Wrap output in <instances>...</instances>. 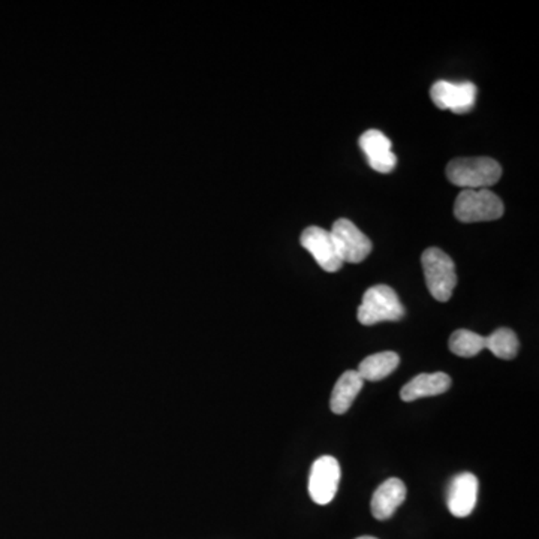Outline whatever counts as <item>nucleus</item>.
<instances>
[{
	"label": "nucleus",
	"mask_w": 539,
	"mask_h": 539,
	"mask_svg": "<svg viewBox=\"0 0 539 539\" xmlns=\"http://www.w3.org/2000/svg\"><path fill=\"white\" fill-rule=\"evenodd\" d=\"M502 177V166L492 157H459L446 165V179L463 191L488 189Z\"/></svg>",
	"instance_id": "obj_1"
},
{
	"label": "nucleus",
	"mask_w": 539,
	"mask_h": 539,
	"mask_svg": "<svg viewBox=\"0 0 539 539\" xmlns=\"http://www.w3.org/2000/svg\"><path fill=\"white\" fill-rule=\"evenodd\" d=\"M358 321L363 325L379 323H395L404 316V307L399 295L388 284H374L365 291L358 307Z\"/></svg>",
	"instance_id": "obj_2"
},
{
	"label": "nucleus",
	"mask_w": 539,
	"mask_h": 539,
	"mask_svg": "<svg viewBox=\"0 0 539 539\" xmlns=\"http://www.w3.org/2000/svg\"><path fill=\"white\" fill-rule=\"evenodd\" d=\"M421 264L432 297L437 302H448L457 284L454 261L439 247H429L423 252Z\"/></svg>",
	"instance_id": "obj_3"
},
{
	"label": "nucleus",
	"mask_w": 539,
	"mask_h": 539,
	"mask_svg": "<svg viewBox=\"0 0 539 539\" xmlns=\"http://www.w3.org/2000/svg\"><path fill=\"white\" fill-rule=\"evenodd\" d=\"M505 212L501 198L488 189L462 191L454 203V216L463 224L501 219Z\"/></svg>",
	"instance_id": "obj_4"
},
{
	"label": "nucleus",
	"mask_w": 539,
	"mask_h": 539,
	"mask_svg": "<svg viewBox=\"0 0 539 539\" xmlns=\"http://www.w3.org/2000/svg\"><path fill=\"white\" fill-rule=\"evenodd\" d=\"M430 98L439 110H450L454 115H466L475 106L476 85L471 81L451 83L439 80L432 85Z\"/></svg>",
	"instance_id": "obj_5"
},
{
	"label": "nucleus",
	"mask_w": 539,
	"mask_h": 539,
	"mask_svg": "<svg viewBox=\"0 0 539 539\" xmlns=\"http://www.w3.org/2000/svg\"><path fill=\"white\" fill-rule=\"evenodd\" d=\"M334 240L335 249L342 263H363L372 252V242L364 233H361L354 222L339 219L330 231Z\"/></svg>",
	"instance_id": "obj_6"
},
{
	"label": "nucleus",
	"mask_w": 539,
	"mask_h": 539,
	"mask_svg": "<svg viewBox=\"0 0 539 539\" xmlns=\"http://www.w3.org/2000/svg\"><path fill=\"white\" fill-rule=\"evenodd\" d=\"M340 483V464L332 455L314 460L309 476V493L318 505H327L334 499Z\"/></svg>",
	"instance_id": "obj_7"
},
{
	"label": "nucleus",
	"mask_w": 539,
	"mask_h": 539,
	"mask_svg": "<svg viewBox=\"0 0 539 539\" xmlns=\"http://www.w3.org/2000/svg\"><path fill=\"white\" fill-rule=\"evenodd\" d=\"M300 243L307 252L312 254L314 261L319 267L323 268L324 272H339L344 265L339 254H337V249H335L334 240H333L330 231L319 228V226H309L303 231Z\"/></svg>",
	"instance_id": "obj_8"
},
{
	"label": "nucleus",
	"mask_w": 539,
	"mask_h": 539,
	"mask_svg": "<svg viewBox=\"0 0 539 539\" xmlns=\"http://www.w3.org/2000/svg\"><path fill=\"white\" fill-rule=\"evenodd\" d=\"M478 499V480L474 474L463 472L454 476L448 488V510L454 517H467L475 510Z\"/></svg>",
	"instance_id": "obj_9"
},
{
	"label": "nucleus",
	"mask_w": 539,
	"mask_h": 539,
	"mask_svg": "<svg viewBox=\"0 0 539 539\" xmlns=\"http://www.w3.org/2000/svg\"><path fill=\"white\" fill-rule=\"evenodd\" d=\"M360 147L367 157L369 165L381 175L394 170L397 157L391 152L390 138L378 129H370L360 136Z\"/></svg>",
	"instance_id": "obj_10"
},
{
	"label": "nucleus",
	"mask_w": 539,
	"mask_h": 539,
	"mask_svg": "<svg viewBox=\"0 0 539 539\" xmlns=\"http://www.w3.org/2000/svg\"><path fill=\"white\" fill-rule=\"evenodd\" d=\"M406 499V485L399 478H390L374 490L372 496V514L376 520H388Z\"/></svg>",
	"instance_id": "obj_11"
},
{
	"label": "nucleus",
	"mask_w": 539,
	"mask_h": 539,
	"mask_svg": "<svg viewBox=\"0 0 539 539\" xmlns=\"http://www.w3.org/2000/svg\"><path fill=\"white\" fill-rule=\"evenodd\" d=\"M451 378L446 374H421L412 378L406 385L400 390V399L404 402H414L423 397H434L444 394L450 390Z\"/></svg>",
	"instance_id": "obj_12"
},
{
	"label": "nucleus",
	"mask_w": 539,
	"mask_h": 539,
	"mask_svg": "<svg viewBox=\"0 0 539 539\" xmlns=\"http://www.w3.org/2000/svg\"><path fill=\"white\" fill-rule=\"evenodd\" d=\"M364 385V381L358 374L357 370H348L344 372L334 388H333L332 399H330V408L337 415H344L353 406L354 400L357 399L361 388Z\"/></svg>",
	"instance_id": "obj_13"
},
{
	"label": "nucleus",
	"mask_w": 539,
	"mask_h": 539,
	"mask_svg": "<svg viewBox=\"0 0 539 539\" xmlns=\"http://www.w3.org/2000/svg\"><path fill=\"white\" fill-rule=\"evenodd\" d=\"M400 364V357L395 353L386 351V353L374 354L361 361L358 365V374L363 381H383L386 376H390Z\"/></svg>",
	"instance_id": "obj_14"
},
{
	"label": "nucleus",
	"mask_w": 539,
	"mask_h": 539,
	"mask_svg": "<svg viewBox=\"0 0 539 539\" xmlns=\"http://www.w3.org/2000/svg\"><path fill=\"white\" fill-rule=\"evenodd\" d=\"M518 337L510 328H499L485 337V349L502 360H513L518 354Z\"/></svg>",
	"instance_id": "obj_15"
},
{
	"label": "nucleus",
	"mask_w": 539,
	"mask_h": 539,
	"mask_svg": "<svg viewBox=\"0 0 539 539\" xmlns=\"http://www.w3.org/2000/svg\"><path fill=\"white\" fill-rule=\"evenodd\" d=\"M448 346L457 357L472 358L485 349V337L471 330H457L451 335Z\"/></svg>",
	"instance_id": "obj_16"
},
{
	"label": "nucleus",
	"mask_w": 539,
	"mask_h": 539,
	"mask_svg": "<svg viewBox=\"0 0 539 539\" xmlns=\"http://www.w3.org/2000/svg\"><path fill=\"white\" fill-rule=\"evenodd\" d=\"M357 539H378V538H374V536H360V538Z\"/></svg>",
	"instance_id": "obj_17"
}]
</instances>
